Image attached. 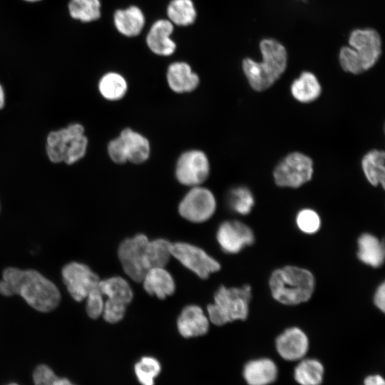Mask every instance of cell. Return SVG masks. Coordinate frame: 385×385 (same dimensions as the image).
<instances>
[{"mask_svg": "<svg viewBox=\"0 0 385 385\" xmlns=\"http://www.w3.org/2000/svg\"><path fill=\"white\" fill-rule=\"evenodd\" d=\"M0 294L4 297L18 294L34 309L48 312L56 309L61 301L57 286L35 270L6 267L0 280Z\"/></svg>", "mask_w": 385, "mask_h": 385, "instance_id": "cell-1", "label": "cell"}, {"mask_svg": "<svg viewBox=\"0 0 385 385\" xmlns=\"http://www.w3.org/2000/svg\"><path fill=\"white\" fill-rule=\"evenodd\" d=\"M260 48L262 61L249 58L242 61L243 72L250 86L257 91L270 88L284 73L287 63V51L277 41L263 39Z\"/></svg>", "mask_w": 385, "mask_h": 385, "instance_id": "cell-2", "label": "cell"}, {"mask_svg": "<svg viewBox=\"0 0 385 385\" xmlns=\"http://www.w3.org/2000/svg\"><path fill=\"white\" fill-rule=\"evenodd\" d=\"M269 286L276 301L285 305H296L311 298L315 280L309 270L287 265L272 272Z\"/></svg>", "mask_w": 385, "mask_h": 385, "instance_id": "cell-3", "label": "cell"}, {"mask_svg": "<svg viewBox=\"0 0 385 385\" xmlns=\"http://www.w3.org/2000/svg\"><path fill=\"white\" fill-rule=\"evenodd\" d=\"M349 46L339 53V63L344 71L359 74L371 68L381 53V41L374 29H356L349 38Z\"/></svg>", "mask_w": 385, "mask_h": 385, "instance_id": "cell-4", "label": "cell"}, {"mask_svg": "<svg viewBox=\"0 0 385 385\" xmlns=\"http://www.w3.org/2000/svg\"><path fill=\"white\" fill-rule=\"evenodd\" d=\"M251 297L252 289L248 284L230 288L221 286L215 293L214 303L207 306L209 320L217 326L245 320Z\"/></svg>", "mask_w": 385, "mask_h": 385, "instance_id": "cell-5", "label": "cell"}, {"mask_svg": "<svg viewBox=\"0 0 385 385\" xmlns=\"http://www.w3.org/2000/svg\"><path fill=\"white\" fill-rule=\"evenodd\" d=\"M87 148L88 138L84 128L77 123L51 131L46 138V154L54 163L73 164L83 158Z\"/></svg>", "mask_w": 385, "mask_h": 385, "instance_id": "cell-6", "label": "cell"}, {"mask_svg": "<svg viewBox=\"0 0 385 385\" xmlns=\"http://www.w3.org/2000/svg\"><path fill=\"white\" fill-rule=\"evenodd\" d=\"M313 162L307 155L294 152L287 155L275 167L273 176L277 185L297 188L311 180Z\"/></svg>", "mask_w": 385, "mask_h": 385, "instance_id": "cell-7", "label": "cell"}, {"mask_svg": "<svg viewBox=\"0 0 385 385\" xmlns=\"http://www.w3.org/2000/svg\"><path fill=\"white\" fill-rule=\"evenodd\" d=\"M149 240L138 234L122 242L118 255L124 272L133 280L141 282L148 270L146 261V247Z\"/></svg>", "mask_w": 385, "mask_h": 385, "instance_id": "cell-8", "label": "cell"}, {"mask_svg": "<svg viewBox=\"0 0 385 385\" xmlns=\"http://www.w3.org/2000/svg\"><path fill=\"white\" fill-rule=\"evenodd\" d=\"M215 209L213 193L200 185L192 187L178 207L179 213L183 218L195 223L207 221L213 215Z\"/></svg>", "mask_w": 385, "mask_h": 385, "instance_id": "cell-9", "label": "cell"}, {"mask_svg": "<svg viewBox=\"0 0 385 385\" xmlns=\"http://www.w3.org/2000/svg\"><path fill=\"white\" fill-rule=\"evenodd\" d=\"M175 173L180 183L190 187L199 186L209 176L208 158L200 150H187L178 159Z\"/></svg>", "mask_w": 385, "mask_h": 385, "instance_id": "cell-10", "label": "cell"}, {"mask_svg": "<svg viewBox=\"0 0 385 385\" xmlns=\"http://www.w3.org/2000/svg\"><path fill=\"white\" fill-rule=\"evenodd\" d=\"M61 276L68 293L76 302L86 299L100 281L98 274L87 265L78 262L65 265L61 270Z\"/></svg>", "mask_w": 385, "mask_h": 385, "instance_id": "cell-11", "label": "cell"}, {"mask_svg": "<svg viewBox=\"0 0 385 385\" xmlns=\"http://www.w3.org/2000/svg\"><path fill=\"white\" fill-rule=\"evenodd\" d=\"M172 256L185 267L202 279L220 269L217 260L202 249L187 242H175L171 246Z\"/></svg>", "mask_w": 385, "mask_h": 385, "instance_id": "cell-12", "label": "cell"}, {"mask_svg": "<svg viewBox=\"0 0 385 385\" xmlns=\"http://www.w3.org/2000/svg\"><path fill=\"white\" fill-rule=\"evenodd\" d=\"M217 240L226 253L236 254L255 241L254 233L247 225L237 221H225L217 231Z\"/></svg>", "mask_w": 385, "mask_h": 385, "instance_id": "cell-13", "label": "cell"}, {"mask_svg": "<svg viewBox=\"0 0 385 385\" xmlns=\"http://www.w3.org/2000/svg\"><path fill=\"white\" fill-rule=\"evenodd\" d=\"M309 347L307 335L297 327L286 329L275 340V348L278 354L288 361H299L304 358Z\"/></svg>", "mask_w": 385, "mask_h": 385, "instance_id": "cell-14", "label": "cell"}, {"mask_svg": "<svg viewBox=\"0 0 385 385\" xmlns=\"http://www.w3.org/2000/svg\"><path fill=\"white\" fill-rule=\"evenodd\" d=\"M209 321L199 306L188 305L183 308L178 318V331L186 339L200 337L207 332Z\"/></svg>", "mask_w": 385, "mask_h": 385, "instance_id": "cell-15", "label": "cell"}, {"mask_svg": "<svg viewBox=\"0 0 385 385\" xmlns=\"http://www.w3.org/2000/svg\"><path fill=\"white\" fill-rule=\"evenodd\" d=\"M277 376V365L267 357L251 359L242 368V377L247 385H270Z\"/></svg>", "mask_w": 385, "mask_h": 385, "instance_id": "cell-16", "label": "cell"}, {"mask_svg": "<svg viewBox=\"0 0 385 385\" xmlns=\"http://www.w3.org/2000/svg\"><path fill=\"white\" fill-rule=\"evenodd\" d=\"M173 24L168 19H159L151 26L147 36L146 43L150 50L159 56L172 55L176 44L170 38Z\"/></svg>", "mask_w": 385, "mask_h": 385, "instance_id": "cell-17", "label": "cell"}, {"mask_svg": "<svg viewBox=\"0 0 385 385\" xmlns=\"http://www.w3.org/2000/svg\"><path fill=\"white\" fill-rule=\"evenodd\" d=\"M166 78L170 88L178 93L193 91L200 82L198 75L185 62L171 63L168 68Z\"/></svg>", "mask_w": 385, "mask_h": 385, "instance_id": "cell-18", "label": "cell"}, {"mask_svg": "<svg viewBox=\"0 0 385 385\" xmlns=\"http://www.w3.org/2000/svg\"><path fill=\"white\" fill-rule=\"evenodd\" d=\"M141 282L150 295H155L160 299L172 294L175 288L173 277L164 267L149 269Z\"/></svg>", "mask_w": 385, "mask_h": 385, "instance_id": "cell-19", "label": "cell"}, {"mask_svg": "<svg viewBox=\"0 0 385 385\" xmlns=\"http://www.w3.org/2000/svg\"><path fill=\"white\" fill-rule=\"evenodd\" d=\"M114 25L122 35L133 37L142 31L145 23V16L136 6H130L125 9H118L113 15Z\"/></svg>", "mask_w": 385, "mask_h": 385, "instance_id": "cell-20", "label": "cell"}, {"mask_svg": "<svg viewBox=\"0 0 385 385\" xmlns=\"http://www.w3.org/2000/svg\"><path fill=\"white\" fill-rule=\"evenodd\" d=\"M357 244V257L361 262L374 268L384 263V244L375 235L364 233L358 238Z\"/></svg>", "mask_w": 385, "mask_h": 385, "instance_id": "cell-21", "label": "cell"}, {"mask_svg": "<svg viewBox=\"0 0 385 385\" xmlns=\"http://www.w3.org/2000/svg\"><path fill=\"white\" fill-rule=\"evenodd\" d=\"M128 156V161L133 163H142L146 161L150 154V145L148 140L140 133L126 128L120 134Z\"/></svg>", "mask_w": 385, "mask_h": 385, "instance_id": "cell-22", "label": "cell"}, {"mask_svg": "<svg viewBox=\"0 0 385 385\" xmlns=\"http://www.w3.org/2000/svg\"><path fill=\"white\" fill-rule=\"evenodd\" d=\"M294 369V379L299 385H321L324 380V366L317 359L303 358Z\"/></svg>", "mask_w": 385, "mask_h": 385, "instance_id": "cell-23", "label": "cell"}, {"mask_svg": "<svg viewBox=\"0 0 385 385\" xmlns=\"http://www.w3.org/2000/svg\"><path fill=\"white\" fill-rule=\"evenodd\" d=\"M321 85L311 72L304 71L291 85V93L299 102L310 103L321 94Z\"/></svg>", "mask_w": 385, "mask_h": 385, "instance_id": "cell-24", "label": "cell"}, {"mask_svg": "<svg viewBox=\"0 0 385 385\" xmlns=\"http://www.w3.org/2000/svg\"><path fill=\"white\" fill-rule=\"evenodd\" d=\"M385 153L383 150H371L361 160V167L364 175L373 186L381 185L384 188L385 184Z\"/></svg>", "mask_w": 385, "mask_h": 385, "instance_id": "cell-25", "label": "cell"}, {"mask_svg": "<svg viewBox=\"0 0 385 385\" xmlns=\"http://www.w3.org/2000/svg\"><path fill=\"white\" fill-rule=\"evenodd\" d=\"M98 287L108 299L119 302L125 305L131 302L133 297L129 283L120 277L100 279Z\"/></svg>", "mask_w": 385, "mask_h": 385, "instance_id": "cell-26", "label": "cell"}, {"mask_svg": "<svg viewBox=\"0 0 385 385\" xmlns=\"http://www.w3.org/2000/svg\"><path fill=\"white\" fill-rule=\"evenodd\" d=\"M160 361L153 356H143L133 365L135 378L140 385H155L162 372Z\"/></svg>", "mask_w": 385, "mask_h": 385, "instance_id": "cell-27", "label": "cell"}, {"mask_svg": "<svg viewBox=\"0 0 385 385\" xmlns=\"http://www.w3.org/2000/svg\"><path fill=\"white\" fill-rule=\"evenodd\" d=\"M98 86L101 95L111 101L123 98L128 91L126 80L117 72L105 73L100 78Z\"/></svg>", "mask_w": 385, "mask_h": 385, "instance_id": "cell-28", "label": "cell"}, {"mask_svg": "<svg viewBox=\"0 0 385 385\" xmlns=\"http://www.w3.org/2000/svg\"><path fill=\"white\" fill-rule=\"evenodd\" d=\"M167 15L173 24L186 26L195 22L197 11L192 0H172L168 6Z\"/></svg>", "mask_w": 385, "mask_h": 385, "instance_id": "cell-29", "label": "cell"}, {"mask_svg": "<svg viewBox=\"0 0 385 385\" xmlns=\"http://www.w3.org/2000/svg\"><path fill=\"white\" fill-rule=\"evenodd\" d=\"M100 0H69L68 12L74 20L89 23L101 17Z\"/></svg>", "mask_w": 385, "mask_h": 385, "instance_id": "cell-30", "label": "cell"}, {"mask_svg": "<svg viewBox=\"0 0 385 385\" xmlns=\"http://www.w3.org/2000/svg\"><path fill=\"white\" fill-rule=\"evenodd\" d=\"M172 243L165 239L148 241L146 247V261L148 270L165 267L172 257Z\"/></svg>", "mask_w": 385, "mask_h": 385, "instance_id": "cell-31", "label": "cell"}, {"mask_svg": "<svg viewBox=\"0 0 385 385\" xmlns=\"http://www.w3.org/2000/svg\"><path fill=\"white\" fill-rule=\"evenodd\" d=\"M228 204L234 212L240 215H247L255 205V198L247 188L237 187L231 190L228 196Z\"/></svg>", "mask_w": 385, "mask_h": 385, "instance_id": "cell-32", "label": "cell"}, {"mask_svg": "<svg viewBox=\"0 0 385 385\" xmlns=\"http://www.w3.org/2000/svg\"><path fill=\"white\" fill-rule=\"evenodd\" d=\"M296 224L302 232L310 235L316 233L319 230L321 220L316 211L305 208L298 212Z\"/></svg>", "mask_w": 385, "mask_h": 385, "instance_id": "cell-33", "label": "cell"}, {"mask_svg": "<svg viewBox=\"0 0 385 385\" xmlns=\"http://www.w3.org/2000/svg\"><path fill=\"white\" fill-rule=\"evenodd\" d=\"M33 380L35 385H76L66 378H60L48 366H38L34 371Z\"/></svg>", "mask_w": 385, "mask_h": 385, "instance_id": "cell-34", "label": "cell"}, {"mask_svg": "<svg viewBox=\"0 0 385 385\" xmlns=\"http://www.w3.org/2000/svg\"><path fill=\"white\" fill-rule=\"evenodd\" d=\"M86 300V309L89 317L96 319L102 315L104 299L103 294L101 292L98 284L90 292Z\"/></svg>", "mask_w": 385, "mask_h": 385, "instance_id": "cell-35", "label": "cell"}, {"mask_svg": "<svg viewBox=\"0 0 385 385\" xmlns=\"http://www.w3.org/2000/svg\"><path fill=\"white\" fill-rule=\"evenodd\" d=\"M125 308L126 305L123 303L106 299L104 301L103 317L109 323L118 322L123 318Z\"/></svg>", "mask_w": 385, "mask_h": 385, "instance_id": "cell-36", "label": "cell"}, {"mask_svg": "<svg viewBox=\"0 0 385 385\" xmlns=\"http://www.w3.org/2000/svg\"><path fill=\"white\" fill-rule=\"evenodd\" d=\"M108 153L115 163L122 164L128 161L125 147L120 135L110 141L108 145Z\"/></svg>", "mask_w": 385, "mask_h": 385, "instance_id": "cell-37", "label": "cell"}, {"mask_svg": "<svg viewBox=\"0 0 385 385\" xmlns=\"http://www.w3.org/2000/svg\"><path fill=\"white\" fill-rule=\"evenodd\" d=\"M374 303L375 306L384 312L385 310V284L381 282L376 288L374 294Z\"/></svg>", "mask_w": 385, "mask_h": 385, "instance_id": "cell-38", "label": "cell"}, {"mask_svg": "<svg viewBox=\"0 0 385 385\" xmlns=\"http://www.w3.org/2000/svg\"><path fill=\"white\" fill-rule=\"evenodd\" d=\"M363 385H385V380L380 374H369L364 379Z\"/></svg>", "mask_w": 385, "mask_h": 385, "instance_id": "cell-39", "label": "cell"}, {"mask_svg": "<svg viewBox=\"0 0 385 385\" xmlns=\"http://www.w3.org/2000/svg\"><path fill=\"white\" fill-rule=\"evenodd\" d=\"M5 103V93L4 88L0 83V110L3 108Z\"/></svg>", "mask_w": 385, "mask_h": 385, "instance_id": "cell-40", "label": "cell"}, {"mask_svg": "<svg viewBox=\"0 0 385 385\" xmlns=\"http://www.w3.org/2000/svg\"><path fill=\"white\" fill-rule=\"evenodd\" d=\"M26 2H28V3H36V2H38V1H41L42 0H23Z\"/></svg>", "mask_w": 385, "mask_h": 385, "instance_id": "cell-41", "label": "cell"}, {"mask_svg": "<svg viewBox=\"0 0 385 385\" xmlns=\"http://www.w3.org/2000/svg\"><path fill=\"white\" fill-rule=\"evenodd\" d=\"M7 385H19V384L16 383H10V384H8Z\"/></svg>", "mask_w": 385, "mask_h": 385, "instance_id": "cell-42", "label": "cell"}]
</instances>
